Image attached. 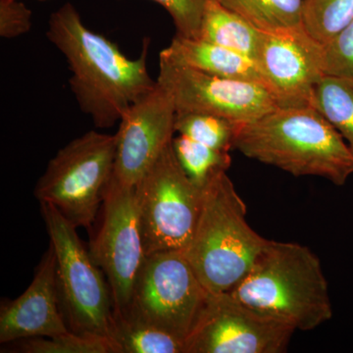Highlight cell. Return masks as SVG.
Segmentation results:
<instances>
[{
    "label": "cell",
    "instance_id": "1",
    "mask_svg": "<svg viewBox=\"0 0 353 353\" xmlns=\"http://www.w3.org/2000/svg\"><path fill=\"white\" fill-rule=\"evenodd\" d=\"M46 36L68 62L70 87L81 110L99 129L120 122L132 104L157 87L148 69V38L139 57L130 59L117 44L88 29L70 2L51 14Z\"/></svg>",
    "mask_w": 353,
    "mask_h": 353
},
{
    "label": "cell",
    "instance_id": "2",
    "mask_svg": "<svg viewBox=\"0 0 353 353\" xmlns=\"http://www.w3.org/2000/svg\"><path fill=\"white\" fill-rule=\"evenodd\" d=\"M234 148L294 176H321L343 185L353 175L352 150L313 106L277 108L236 125Z\"/></svg>",
    "mask_w": 353,
    "mask_h": 353
},
{
    "label": "cell",
    "instance_id": "3",
    "mask_svg": "<svg viewBox=\"0 0 353 353\" xmlns=\"http://www.w3.org/2000/svg\"><path fill=\"white\" fill-rule=\"evenodd\" d=\"M229 292L296 331L314 330L333 316L321 261L296 243L268 240L252 270Z\"/></svg>",
    "mask_w": 353,
    "mask_h": 353
},
{
    "label": "cell",
    "instance_id": "4",
    "mask_svg": "<svg viewBox=\"0 0 353 353\" xmlns=\"http://www.w3.org/2000/svg\"><path fill=\"white\" fill-rule=\"evenodd\" d=\"M267 239L246 221V205L227 171L203 188L201 214L185 256L204 289L229 292L252 270Z\"/></svg>",
    "mask_w": 353,
    "mask_h": 353
},
{
    "label": "cell",
    "instance_id": "5",
    "mask_svg": "<svg viewBox=\"0 0 353 353\" xmlns=\"http://www.w3.org/2000/svg\"><path fill=\"white\" fill-rule=\"evenodd\" d=\"M41 210L57 256L58 303L67 328L112 343V294L103 271L83 246L77 227L51 204L41 203Z\"/></svg>",
    "mask_w": 353,
    "mask_h": 353
},
{
    "label": "cell",
    "instance_id": "6",
    "mask_svg": "<svg viewBox=\"0 0 353 353\" xmlns=\"http://www.w3.org/2000/svg\"><path fill=\"white\" fill-rule=\"evenodd\" d=\"M116 148L117 134L97 131L70 141L50 160L34 196L54 206L74 226L90 229L112 176Z\"/></svg>",
    "mask_w": 353,
    "mask_h": 353
},
{
    "label": "cell",
    "instance_id": "7",
    "mask_svg": "<svg viewBox=\"0 0 353 353\" xmlns=\"http://www.w3.org/2000/svg\"><path fill=\"white\" fill-rule=\"evenodd\" d=\"M145 255L189 246L201 214L203 189L183 170L172 143L136 185Z\"/></svg>",
    "mask_w": 353,
    "mask_h": 353
},
{
    "label": "cell",
    "instance_id": "8",
    "mask_svg": "<svg viewBox=\"0 0 353 353\" xmlns=\"http://www.w3.org/2000/svg\"><path fill=\"white\" fill-rule=\"evenodd\" d=\"M208 296L183 250L154 252L145 256L127 312L116 317L145 323L185 343Z\"/></svg>",
    "mask_w": 353,
    "mask_h": 353
},
{
    "label": "cell",
    "instance_id": "9",
    "mask_svg": "<svg viewBox=\"0 0 353 353\" xmlns=\"http://www.w3.org/2000/svg\"><path fill=\"white\" fill-rule=\"evenodd\" d=\"M101 223L88 252L103 271L112 294L114 316L127 312L132 290L145 259L136 187L111 178L101 211Z\"/></svg>",
    "mask_w": 353,
    "mask_h": 353
},
{
    "label": "cell",
    "instance_id": "10",
    "mask_svg": "<svg viewBox=\"0 0 353 353\" xmlns=\"http://www.w3.org/2000/svg\"><path fill=\"white\" fill-rule=\"evenodd\" d=\"M294 332L230 292H209L185 341V353H282L287 352Z\"/></svg>",
    "mask_w": 353,
    "mask_h": 353
},
{
    "label": "cell",
    "instance_id": "11",
    "mask_svg": "<svg viewBox=\"0 0 353 353\" xmlns=\"http://www.w3.org/2000/svg\"><path fill=\"white\" fill-rule=\"evenodd\" d=\"M157 81L173 95L176 114H210L241 124L279 108L260 83L211 75L161 55Z\"/></svg>",
    "mask_w": 353,
    "mask_h": 353
},
{
    "label": "cell",
    "instance_id": "12",
    "mask_svg": "<svg viewBox=\"0 0 353 353\" xmlns=\"http://www.w3.org/2000/svg\"><path fill=\"white\" fill-rule=\"evenodd\" d=\"M255 63L279 108L312 106L323 76L321 43L303 26L261 31Z\"/></svg>",
    "mask_w": 353,
    "mask_h": 353
},
{
    "label": "cell",
    "instance_id": "13",
    "mask_svg": "<svg viewBox=\"0 0 353 353\" xmlns=\"http://www.w3.org/2000/svg\"><path fill=\"white\" fill-rule=\"evenodd\" d=\"M175 118L173 95L157 81V87L132 104L120 121L111 178L122 185L136 187L172 143Z\"/></svg>",
    "mask_w": 353,
    "mask_h": 353
},
{
    "label": "cell",
    "instance_id": "14",
    "mask_svg": "<svg viewBox=\"0 0 353 353\" xmlns=\"http://www.w3.org/2000/svg\"><path fill=\"white\" fill-rule=\"evenodd\" d=\"M55 270L57 256L50 245L28 289L13 301H2L0 343L50 338L70 332L58 303Z\"/></svg>",
    "mask_w": 353,
    "mask_h": 353
},
{
    "label": "cell",
    "instance_id": "15",
    "mask_svg": "<svg viewBox=\"0 0 353 353\" xmlns=\"http://www.w3.org/2000/svg\"><path fill=\"white\" fill-rule=\"evenodd\" d=\"M159 55L176 64L211 75L257 83L266 88L254 60L202 39L183 38L176 34L168 48Z\"/></svg>",
    "mask_w": 353,
    "mask_h": 353
},
{
    "label": "cell",
    "instance_id": "16",
    "mask_svg": "<svg viewBox=\"0 0 353 353\" xmlns=\"http://www.w3.org/2000/svg\"><path fill=\"white\" fill-rule=\"evenodd\" d=\"M261 31L238 13L212 0L206 6L199 39L254 60Z\"/></svg>",
    "mask_w": 353,
    "mask_h": 353
},
{
    "label": "cell",
    "instance_id": "17",
    "mask_svg": "<svg viewBox=\"0 0 353 353\" xmlns=\"http://www.w3.org/2000/svg\"><path fill=\"white\" fill-rule=\"evenodd\" d=\"M312 106L340 132L353 153V79L323 76Z\"/></svg>",
    "mask_w": 353,
    "mask_h": 353
},
{
    "label": "cell",
    "instance_id": "18",
    "mask_svg": "<svg viewBox=\"0 0 353 353\" xmlns=\"http://www.w3.org/2000/svg\"><path fill=\"white\" fill-rule=\"evenodd\" d=\"M111 341L115 353H185L182 341L128 317L114 316Z\"/></svg>",
    "mask_w": 353,
    "mask_h": 353
},
{
    "label": "cell",
    "instance_id": "19",
    "mask_svg": "<svg viewBox=\"0 0 353 353\" xmlns=\"http://www.w3.org/2000/svg\"><path fill=\"white\" fill-rule=\"evenodd\" d=\"M260 31L303 26V0H218Z\"/></svg>",
    "mask_w": 353,
    "mask_h": 353
},
{
    "label": "cell",
    "instance_id": "20",
    "mask_svg": "<svg viewBox=\"0 0 353 353\" xmlns=\"http://www.w3.org/2000/svg\"><path fill=\"white\" fill-rule=\"evenodd\" d=\"M172 146L183 170L201 189L232 164L229 152L215 150L182 134L172 139Z\"/></svg>",
    "mask_w": 353,
    "mask_h": 353
},
{
    "label": "cell",
    "instance_id": "21",
    "mask_svg": "<svg viewBox=\"0 0 353 353\" xmlns=\"http://www.w3.org/2000/svg\"><path fill=\"white\" fill-rule=\"evenodd\" d=\"M352 18L353 0H303V29L318 43H328Z\"/></svg>",
    "mask_w": 353,
    "mask_h": 353
},
{
    "label": "cell",
    "instance_id": "22",
    "mask_svg": "<svg viewBox=\"0 0 353 353\" xmlns=\"http://www.w3.org/2000/svg\"><path fill=\"white\" fill-rule=\"evenodd\" d=\"M236 123L210 114H176L175 132L210 146L230 152L234 148Z\"/></svg>",
    "mask_w": 353,
    "mask_h": 353
},
{
    "label": "cell",
    "instance_id": "23",
    "mask_svg": "<svg viewBox=\"0 0 353 353\" xmlns=\"http://www.w3.org/2000/svg\"><path fill=\"white\" fill-rule=\"evenodd\" d=\"M17 352L24 353H115L112 343L101 336L72 333L50 338H31L14 341Z\"/></svg>",
    "mask_w": 353,
    "mask_h": 353
},
{
    "label": "cell",
    "instance_id": "24",
    "mask_svg": "<svg viewBox=\"0 0 353 353\" xmlns=\"http://www.w3.org/2000/svg\"><path fill=\"white\" fill-rule=\"evenodd\" d=\"M321 64L325 75L353 79V18L331 41L321 43Z\"/></svg>",
    "mask_w": 353,
    "mask_h": 353
},
{
    "label": "cell",
    "instance_id": "25",
    "mask_svg": "<svg viewBox=\"0 0 353 353\" xmlns=\"http://www.w3.org/2000/svg\"><path fill=\"white\" fill-rule=\"evenodd\" d=\"M170 14L176 34L188 39H199L202 19L212 0H152Z\"/></svg>",
    "mask_w": 353,
    "mask_h": 353
},
{
    "label": "cell",
    "instance_id": "26",
    "mask_svg": "<svg viewBox=\"0 0 353 353\" xmlns=\"http://www.w3.org/2000/svg\"><path fill=\"white\" fill-rule=\"evenodd\" d=\"M32 11L20 0H0V36L14 39L30 32Z\"/></svg>",
    "mask_w": 353,
    "mask_h": 353
},
{
    "label": "cell",
    "instance_id": "27",
    "mask_svg": "<svg viewBox=\"0 0 353 353\" xmlns=\"http://www.w3.org/2000/svg\"><path fill=\"white\" fill-rule=\"evenodd\" d=\"M37 1L46 2V1H48V0H37Z\"/></svg>",
    "mask_w": 353,
    "mask_h": 353
}]
</instances>
